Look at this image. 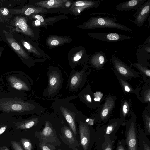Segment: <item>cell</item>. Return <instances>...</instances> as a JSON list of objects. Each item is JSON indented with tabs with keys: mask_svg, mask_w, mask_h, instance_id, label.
<instances>
[{
	"mask_svg": "<svg viewBox=\"0 0 150 150\" xmlns=\"http://www.w3.org/2000/svg\"><path fill=\"white\" fill-rule=\"evenodd\" d=\"M116 97L111 94L105 98L104 103L96 109L92 115L96 122L101 124L106 123L109 121L115 107Z\"/></svg>",
	"mask_w": 150,
	"mask_h": 150,
	"instance_id": "5b68a950",
	"label": "cell"
},
{
	"mask_svg": "<svg viewBox=\"0 0 150 150\" xmlns=\"http://www.w3.org/2000/svg\"><path fill=\"white\" fill-rule=\"evenodd\" d=\"M137 98L142 103H147L150 105V83L145 82Z\"/></svg>",
	"mask_w": 150,
	"mask_h": 150,
	"instance_id": "484cf974",
	"label": "cell"
},
{
	"mask_svg": "<svg viewBox=\"0 0 150 150\" xmlns=\"http://www.w3.org/2000/svg\"><path fill=\"white\" fill-rule=\"evenodd\" d=\"M85 52L84 49H82L78 51L73 57V62H78L82 57H84Z\"/></svg>",
	"mask_w": 150,
	"mask_h": 150,
	"instance_id": "e575fe53",
	"label": "cell"
},
{
	"mask_svg": "<svg viewBox=\"0 0 150 150\" xmlns=\"http://www.w3.org/2000/svg\"><path fill=\"white\" fill-rule=\"evenodd\" d=\"M107 62L105 54L101 51L98 52L94 53L89 60V63L91 66L98 71L103 69V67Z\"/></svg>",
	"mask_w": 150,
	"mask_h": 150,
	"instance_id": "d6986e66",
	"label": "cell"
},
{
	"mask_svg": "<svg viewBox=\"0 0 150 150\" xmlns=\"http://www.w3.org/2000/svg\"><path fill=\"white\" fill-rule=\"evenodd\" d=\"M123 122L119 117L111 119L106 124L101 126L104 135L115 141L117 139L116 133L120 127L123 126Z\"/></svg>",
	"mask_w": 150,
	"mask_h": 150,
	"instance_id": "7c38bea8",
	"label": "cell"
},
{
	"mask_svg": "<svg viewBox=\"0 0 150 150\" xmlns=\"http://www.w3.org/2000/svg\"><path fill=\"white\" fill-rule=\"evenodd\" d=\"M93 95L94 101L98 108L103 100L104 98V94L100 91H96L93 93Z\"/></svg>",
	"mask_w": 150,
	"mask_h": 150,
	"instance_id": "d6a6232c",
	"label": "cell"
},
{
	"mask_svg": "<svg viewBox=\"0 0 150 150\" xmlns=\"http://www.w3.org/2000/svg\"><path fill=\"white\" fill-rule=\"evenodd\" d=\"M68 0H45L36 2L35 5L43 8L50 9L62 7Z\"/></svg>",
	"mask_w": 150,
	"mask_h": 150,
	"instance_id": "cb8c5ba5",
	"label": "cell"
},
{
	"mask_svg": "<svg viewBox=\"0 0 150 150\" xmlns=\"http://www.w3.org/2000/svg\"><path fill=\"white\" fill-rule=\"evenodd\" d=\"M150 13V0H148L139 6L133 15L134 21L129 19V21L134 23L137 26L140 27L146 21Z\"/></svg>",
	"mask_w": 150,
	"mask_h": 150,
	"instance_id": "5bb4252c",
	"label": "cell"
},
{
	"mask_svg": "<svg viewBox=\"0 0 150 150\" xmlns=\"http://www.w3.org/2000/svg\"><path fill=\"white\" fill-rule=\"evenodd\" d=\"M39 146L41 150H54L55 148L53 146H52L48 144L40 142Z\"/></svg>",
	"mask_w": 150,
	"mask_h": 150,
	"instance_id": "74e56055",
	"label": "cell"
},
{
	"mask_svg": "<svg viewBox=\"0 0 150 150\" xmlns=\"http://www.w3.org/2000/svg\"><path fill=\"white\" fill-rule=\"evenodd\" d=\"M47 11L44 8L37 6L27 7L22 10V13L26 15L29 16L32 14H35L47 12Z\"/></svg>",
	"mask_w": 150,
	"mask_h": 150,
	"instance_id": "1f68e13d",
	"label": "cell"
},
{
	"mask_svg": "<svg viewBox=\"0 0 150 150\" xmlns=\"http://www.w3.org/2000/svg\"><path fill=\"white\" fill-rule=\"evenodd\" d=\"M115 142L104 135L100 126L96 127L93 145L94 150H114Z\"/></svg>",
	"mask_w": 150,
	"mask_h": 150,
	"instance_id": "9c48e42d",
	"label": "cell"
},
{
	"mask_svg": "<svg viewBox=\"0 0 150 150\" xmlns=\"http://www.w3.org/2000/svg\"><path fill=\"white\" fill-rule=\"evenodd\" d=\"M45 127L42 131L35 133L36 136L39 138L40 142L57 144V141L59 140L52 124L48 120H45Z\"/></svg>",
	"mask_w": 150,
	"mask_h": 150,
	"instance_id": "8fae6325",
	"label": "cell"
},
{
	"mask_svg": "<svg viewBox=\"0 0 150 150\" xmlns=\"http://www.w3.org/2000/svg\"><path fill=\"white\" fill-rule=\"evenodd\" d=\"M87 69L84 67L80 71H73L70 73L68 82L69 90L76 91L83 86L87 80Z\"/></svg>",
	"mask_w": 150,
	"mask_h": 150,
	"instance_id": "30bf717a",
	"label": "cell"
},
{
	"mask_svg": "<svg viewBox=\"0 0 150 150\" xmlns=\"http://www.w3.org/2000/svg\"><path fill=\"white\" fill-rule=\"evenodd\" d=\"M78 97L80 100L91 109L98 108L94 100L93 93L89 85H87L80 92Z\"/></svg>",
	"mask_w": 150,
	"mask_h": 150,
	"instance_id": "e0dca14e",
	"label": "cell"
},
{
	"mask_svg": "<svg viewBox=\"0 0 150 150\" xmlns=\"http://www.w3.org/2000/svg\"><path fill=\"white\" fill-rule=\"evenodd\" d=\"M20 142L25 150H32V144L28 139L22 138L21 139Z\"/></svg>",
	"mask_w": 150,
	"mask_h": 150,
	"instance_id": "d590c367",
	"label": "cell"
},
{
	"mask_svg": "<svg viewBox=\"0 0 150 150\" xmlns=\"http://www.w3.org/2000/svg\"><path fill=\"white\" fill-rule=\"evenodd\" d=\"M22 43L24 47L29 52H32L38 55H40L39 51L29 42L23 40Z\"/></svg>",
	"mask_w": 150,
	"mask_h": 150,
	"instance_id": "836d02e7",
	"label": "cell"
},
{
	"mask_svg": "<svg viewBox=\"0 0 150 150\" xmlns=\"http://www.w3.org/2000/svg\"><path fill=\"white\" fill-rule=\"evenodd\" d=\"M89 35L94 39L109 42H116L134 38L116 33H91Z\"/></svg>",
	"mask_w": 150,
	"mask_h": 150,
	"instance_id": "4fadbf2b",
	"label": "cell"
},
{
	"mask_svg": "<svg viewBox=\"0 0 150 150\" xmlns=\"http://www.w3.org/2000/svg\"><path fill=\"white\" fill-rule=\"evenodd\" d=\"M0 150H9L8 148L6 146H0Z\"/></svg>",
	"mask_w": 150,
	"mask_h": 150,
	"instance_id": "f6af8a7d",
	"label": "cell"
},
{
	"mask_svg": "<svg viewBox=\"0 0 150 150\" xmlns=\"http://www.w3.org/2000/svg\"><path fill=\"white\" fill-rule=\"evenodd\" d=\"M5 36L10 45L17 53L25 59L29 58L27 53L14 39L12 35L6 33Z\"/></svg>",
	"mask_w": 150,
	"mask_h": 150,
	"instance_id": "603a6c76",
	"label": "cell"
},
{
	"mask_svg": "<svg viewBox=\"0 0 150 150\" xmlns=\"http://www.w3.org/2000/svg\"><path fill=\"white\" fill-rule=\"evenodd\" d=\"M1 50H0V57L1 56Z\"/></svg>",
	"mask_w": 150,
	"mask_h": 150,
	"instance_id": "bcb514c9",
	"label": "cell"
},
{
	"mask_svg": "<svg viewBox=\"0 0 150 150\" xmlns=\"http://www.w3.org/2000/svg\"><path fill=\"white\" fill-rule=\"evenodd\" d=\"M116 150H127L124 139L119 140L118 141Z\"/></svg>",
	"mask_w": 150,
	"mask_h": 150,
	"instance_id": "8d00e7d4",
	"label": "cell"
},
{
	"mask_svg": "<svg viewBox=\"0 0 150 150\" xmlns=\"http://www.w3.org/2000/svg\"><path fill=\"white\" fill-rule=\"evenodd\" d=\"M116 18L112 17L97 16L90 17L81 25V28L86 29H94L98 28H108L122 30L129 32L134 31L126 26L116 22Z\"/></svg>",
	"mask_w": 150,
	"mask_h": 150,
	"instance_id": "3957f363",
	"label": "cell"
},
{
	"mask_svg": "<svg viewBox=\"0 0 150 150\" xmlns=\"http://www.w3.org/2000/svg\"><path fill=\"white\" fill-rule=\"evenodd\" d=\"M111 61L114 70L124 79L127 80L139 77L137 72L114 55Z\"/></svg>",
	"mask_w": 150,
	"mask_h": 150,
	"instance_id": "ba28073f",
	"label": "cell"
},
{
	"mask_svg": "<svg viewBox=\"0 0 150 150\" xmlns=\"http://www.w3.org/2000/svg\"><path fill=\"white\" fill-rule=\"evenodd\" d=\"M1 12L3 15L6 16L8 14L9 11L7 9L4 8L1 10Z\"/></svg>",
	"mask_w": 150,
	"mask_h": 150,
	"instance_id": "60d3db41",
	"label": "cell"
},
{
	"mask_svg": "<svg viewBox=\"0 0 150 150\" xmlns=\"http://www.w3.org/2000/svg\"><path fill=\"white\" fill-rule=\"evenodd\" d=\"M69 40L64 37L52 36L47 40V44L49 46L53 47L66 43Z\"/></svg>",
	"mask_w": 150,
	"mask_h": 150,
	"instance_id": "f546056e",
	"label": "cell"
},
{
	"mask_svg": "<svg viewBox=\"0 0 150 150\" xmlns=\"http://www.w3.org/2000/svg\"><path fill=\"white\" fill-rule=\"evenodd\" d=\"M76 98L72 96L56 99L51 107L53 112L64 119L75 135L77 134L75 120L79 116L84 115L70 102V100Z\"/></svg>",
	"mask_w": 150,
	"mask_h": 150,
	"instance_id": "6da1fadb",
	"label": "cell"
},
{
	"mask_svg": "<svg viewBox=\"0 0 150 150\" xmlns=\"http://www.w3.org/2000/svg\"><path fill=\"white\" fill-rule=\"evenodd\" d=\"M81 146L83 150H92L94 142L95 129L86 121H79Z\"/></svg>",
	"mask_w": 150,
	"mask_h": 150,
	"instance_id": "52a82bcc",
	"label": "cell"
},
{
	"mask_svg": "<svg viewBox=\"0 0 150 150\" xmlns=\"http://www.w3.org/2000/svg\"><path fill=\"white\" fill-rule=\"evenodd\" d=\"M142 117L144 132L147 136H150V105H148L144 109L142 112Z\"/></svg>",
	"mask_w": 150,
	"mask_h": 150,
	"instance_id": "83f0119b",
	"label": "cell"
},
{
	"mask_svg": "<svg viewBox=\"0 0 150 150\" xmlns=\"http://www.w3.org/2000/svg\"><path fill=\"white\" fill-rule=\"evenodd\" d=\"M42 116H35L29 119L16 123V129H27L38 125L40 122Z\"/></svg>",
	"mask_w": 150,
	"mask_h": 150,
	"instance_id": "d4e9b609",
	"label": "cell"
},
{
	"mask_svg": "<svg viewBox=\"0 0 150 150\" xmlns=\"http://www.w3.org/2000/svg\"><path fill=\"white\" fill-rule=\"evenodd\" d=\"M48 85L43 92V96L51 98L56 96L60 90L62 85V74L60 71L50 70L47 73Z\"/></svg>",
	"mask_w": 150,
	"mask_h": 150,
	"instance_id": "8992f818",
	"label": "cell"
},
{
	"mask_svg": "<svg viewBox=\"0 0 150 150\" xmlns=\"http://www.w3.org/2000/svg\"><path fill=\"white\" fill-rule=\"evenodd\" d=\"M11 85L14 88L19 90L28 91L29 88L25 83L15 76H11L9 79Z\"/></svg>",
	"mask_w": 150,
	"mask_h": 150,
	"instance_id": "f1b7e54d",
	"label": "cell"
},
{
	"mask_svg": "<svg viewBox=\"0 0 150 150\" xmlns=\"http://www.w3.org/2000/svg\"><path fill=\"white\" fill-rule=\"evenodd\" d=\"M117 77L118 81L120 85L122 91L125 95L133 93L136 94L137 96H139L141 89V87L137 86L134 88L128 83L127 80L124 79L118 74L113 69L111 68Z\"/></svg>",
	"mask_w": 150,
	"mask_h": 150,
	"instance_id": "ac0fdd59",
	"label": "cell"
},
{
	"mask_svg": "<svg viewBox=\"0 0 150 150\" xmlns=\"http://www.w3.org/2000/svg\"><path fill=\"white\" fill-rule=\"evenodd\" d=\"M132 100L130 99L122 100L120 105V118L124 122L130 116L133 111Z\"/></svg>",
	"mask_w": 150,
	"mask_h": 150,
	"instance_id": "ffe728a7",
	"label": "cell"
},
{
	"mask_svg": "<svg viewBox=\"0 0 150 150\" xmlns=\"http://www.w3.org/2000/svg\"><path fill=\"white\" fill-rule=\"evenodd\" d=\"M71 130L66 125L62 127L61 131L62 137L63 139L62 140L67 142V144L69 145L78 147L79 144Z\"/></svg>",
	"mask_w": 150,
	"mask_h": 150,
	"instance_id": "7402d4cb",
	"label": "cell"
},
{
	"mask_svg": "<svg viewBox=\"0 0 150 150\" xmlns=\"http://www.w3.org/2000/svg\"><path fill=\"white\" fill-rule=\"evenodd\" d=\"M71 3L68 0L65 4V5L66 7H69L71 5Z\"/></svg>",
	"mask_w": 150,
	"mask_h": 150,
	"instance_id": "ee69618b",
	"label": "cell"
},
{
	"mask_svg": "<svg viewBox=\"0 0 150 150\" xmlns=\"http://www.w3.org/2000/svg\"><path fill=\"white\" fill-rule=\"evenodd\" d=\"M32 16L33 18L36 19L42 23H44L45 22L42 16L40 15L33 14L32 15Z\"/></svg>",
	"mask_w": 150,
	"mask_h": 150,
	"instance_id": "ab89813d",
	"label": "cell"
},
{
	"mask_svg": "<svg viewBox=\"0 0 150 150\" xmlns=\"http://www.w3.org/2000/svg\"><path fill=\"white\" fill-rule=\"evenodd\" d=\"M103 0L79 1L74 2L70 9L74 14L78 15L85 9L98 7Z\"/></svg>",
	"mask_w": 150,
	"mask_h": 150,
	"instance_id": "9a60e30c",
	"label": "cell"
},
{
	"mask_svg": "<svg viewBox=\"0 0 150 150\" xmlns=\"http://www.w3.org/2000/svg\"><path fill=\"white\" fill-rule=\"evenodd\" d=\"M146 0H131L120 3L116 7L117 10L123 11L135 10Z\"/></svg>",
	"mask_w": 150,
	"mask_h": 150,
	"instance_id": "44dd1931",
	"label": "cell"
},
{
	"mask_svg": "<svg viewBox=\"0 0 150 150\" xmlns=\"http://www.w3.org/2000/svg\"><path fill=\"white\" fill-rule=\"evenodd\" d=\"M11 144L14 150H24L20 144L15 141H11Z\"/></svg>",
	"mask_w": 150,
	"mask_h": 150,
	"instance_id": "f35d334b",
	"label": "cell"
},
{
	"mask_svg": "<svg viewBox=\"0 0 150 150\" xmlns=\"http://www.w3.org/2000/svg\"><path fill=\"white\" fill-rule=\"evenodd\" d=\"M7 127V125H5L0 128V135L5 131Z\"/></svg>",
	"mask_w": 150,
	"mask_h": 150,
	"instance_id": "b9f144b4",
	"label": "cell"
},
{
	"mask_svg": "<svg viewBox=\"0 0 150 150\" xmlns=\"http://www.w3.org/2000/svg\"><path fill=\"white\" fill-rule=\"evenodd\" d=\"M139 150H150V141L144 131L139 128L138 132Z\"/></svg>",
	"mask_w": 150,
	"mask_h": 150,
	"instance_id": "4316f807",
	"label": "cell"
},
{
	"mask_svg": "<svg viewBox=\"0 0 150 150\" xmlns=\"http://www.w3.org/2000/svg\"><path fill=\"white\" fill-rule=\"evenodd\" d=\"M141 73L144 80L146 82L150 83V70L147 67L143 66L138 63L132 64Z\"/></svg>",
	"mask_w": 150,
	"mask_h": 150,
	"instance_id": "4dcf8cb0",
	"label": "cell"
},
{
	"mask_svg": "<svg viewBox=\"0 0 150 150\" xmlns=\"http://www.w3.org/2000/svg\"><path fill=\"white\" fill-rule=\"evenodd\" d=\"M12 25L14 31L21 32L29 36L33 37L34 34L32 29L28 25L25 17L17 16L13 20Z\"/></svg>",
	"mask_w": 150,
	"mask_h": 150,
	"instance_id": "2e32d148",
	"label": "cell"
},
{
	"mask_svg": "<svg viewBox=\"0 0 150 150\" xmlns=\"http://www.w3.org/2000/svg\"><path fill=\"white\" fill-rule=\"evenodd\" d=\"M41 22L37 20L34 21L33 23V25L36 26H40L41 25Z\"/></svg>",
	"mask_w": 150,
	"mask_h": 150,
	"instance_id": "7bdbcfd3",
	"label": "cell"
},
{
	"mask_svg": "<svg viewBox=\"0 0 150 150\" xmlns=\"http://www.w3.org/2000/svg\"><path fill=\"white\" fill-rule=\"evenodd\" d=\"M0 109L7 112H30L39 115L46 111L44 107L35 102H25L14 98L6 99L0 102Z\"/></svg>",
	"mask_w": 150,
	"mask_h": 150,
	"instance_id": "7a4b0ae2",
	"label": "cell"
},
{
	"mask_svg": "<svg viewBox=\"0 0 150 150\" xmlns=\"http://www.w3.org/2000/svg\"><path fill=\"white\" fill-rule=\"evenodd\" d=\"M137 116L133 111L130 117L124 122L125 127L124 140L127 150H139L138 131Z\"/></svg>",
	"mask_w": 150,
	"mask_h": 150,
	"instance_id": "277c9868",
	"label": "cell"
}]
</instances>
